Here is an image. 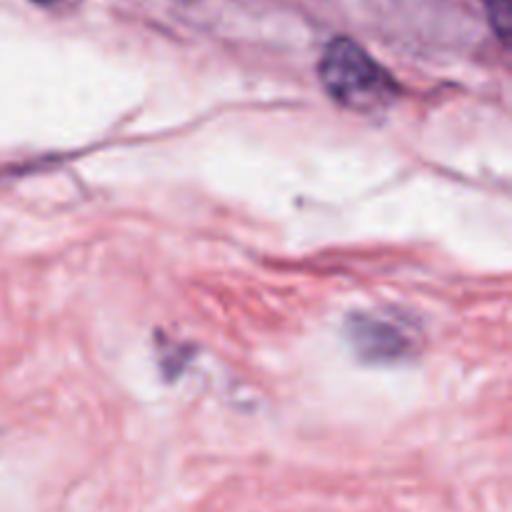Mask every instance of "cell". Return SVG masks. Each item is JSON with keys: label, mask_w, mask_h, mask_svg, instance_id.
Returning <instances> with one entry per match:
<instances>
[{"label": "cell", "mask_w": 512, "mask_h": 512, "mask_svg": "<svg viewBox=\"0 0 512 512\" xmlns=\"http://www.w3.org/2000/svg\"><path fill=\"white\" fill-rule=\"evenodd\" d=\"M320 80L330 98L355 113L373 115L398 100L393 75L355 40L335 38L320 60Z\"/></svg>", "instance_id": "1"}, {"label": "cell", "mask_w": 512, "mask_h": 512, "mask_svg": "<svg viewBox=\"0 0 512 512\" xmlns=\"http://www.w3.org/2000/svg\"><path fill=\"white\" fill-rule=\"evenodd\" d=\"M350 343L360 355L370 360H398L410 353V338L400 325L383 318H358L350 320Z\"/></svg>", "instance_id": "2"}, {"label": "cell", "mask_w": 512, "mask_h": 512, "mask_svg": "<svg viewBox=\"0 0 512 512\" xmlns=\"http://www.w3.org/2000/svg\"><path fill=\"white\" fill-rule=\"evenodd\" d=\"M490 20L500 40H508L512 25V0H490Z\"/></svg>", "instance_id": "3"}, {"label": "cell", "mask_w": 512, "mask_h": 512, "mask_svg": "<svg viewBox=\"0 0 512 512\" xmlns=\"http://www.w3.org/2000/svg\"><path fill=\"white\" fill-rule=\"evenodd\" d=\"M38 3H53V0H38Z\"/></svg>", "instance_id": "4"}]
</instances>
